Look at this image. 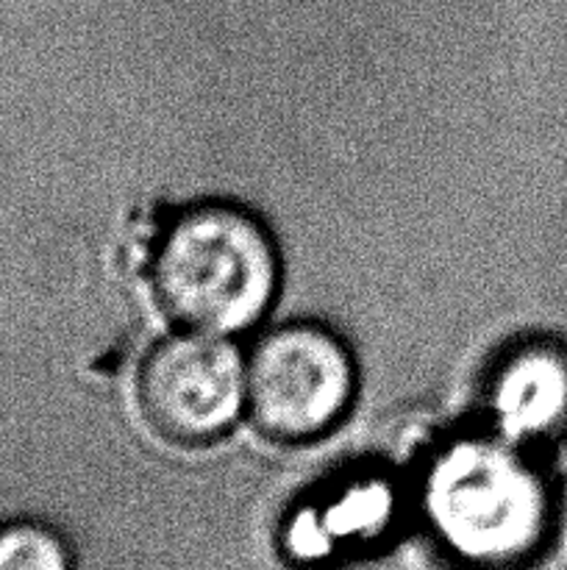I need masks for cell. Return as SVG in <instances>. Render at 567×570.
I'll return each mask as SVG.
<instances>
[{
	"mask_svg": "<svg viewBox=\"0 0 567 570\" xmlns=\"http://www.w3.org/2000/svg\"><path fill=\"white\" fill-rule=\"evenodd\" d=\"M0 570H76L70 543L37 518L0 523Z\"/></svg>",
	"mask_w": 567,
	"mask_h": 570,
	"instance_id": "8992f818",
	"label": "cell"
},
{
	"mask_svg": "<svg viewBox=\"0 0 567 570\" xmlns=\"http://www.w3.org/2000/svg\"><path fill=\"white\" fill-rule=\"evenodd\" d=\"M276 282V248L261 223L220 204L178 217L153 265L161 306L192 332L220 337L253 326Z\"/></svg>",
	"mask_w": 567,
	"mask_h": 570,
	"instance_id": "7a4b0ae2",
	"label": "cell"
},
{
	"mask_svg": "<svg viewBox=\"0 0 567 570\" xmlns=\"http://www.w3.org/2000/svg\"><path fill=\"white\" fill-rule=\"evenodd\" d=\"M489 415L509 443H537L567 432V348L534 340L511 351L489 382Z\"/></svg>",
	"mask_w": 567,
	"mask_h": 570,
	"instance_id": "5b68a950",
	"label": "cell"
},
{
	"mask_svg": "<svg viewBox=\"0 0 567 570\" xmlns=\"http://www.w3.org/2000/svg\"><path fill=\"white\" fill-rule=\"evenodd\" d=\"M420 510L445 557L467 570H520L554 527V495L515 443L461 438L422 473Z\"/></svg>",
	"mask_w": 567,
	"mask_h": 570,
	"instance_id": "6da1fadb",
	"label": "cell"
},
{
	"mask_svg": "<svg viewBox=\"0 0 567 570\" xmlns=\"http://www.w3.org/2000/svg\"><path fill=\"white\" fill-rule=\"evenodd\" d=\"M354 379V362L331 332L276 328L248 356L250 417L270 438H315L348 410Z\"/></svg>",
	"mask_w": 567,
	"mask_h": 570,
	"instance_id": "3957f363",
	"label": "cell"
},
{
	"mask_svg": "<svg viewBox=\"0 0 567 570\" xmlns=\"http://www.w3.org/2000/svg\"><path fill=\"white\" fill-rule=\"evenodd\" d=\"M139 395L161 434L178 443H206L248 406V362L220 334L172 337L145 362Z\"/></svg>",
	"mask_w": 567,
	"mask_h": 570,
	"instance_id": "277c9868",
	"label": "cell"
}]
</instances>
